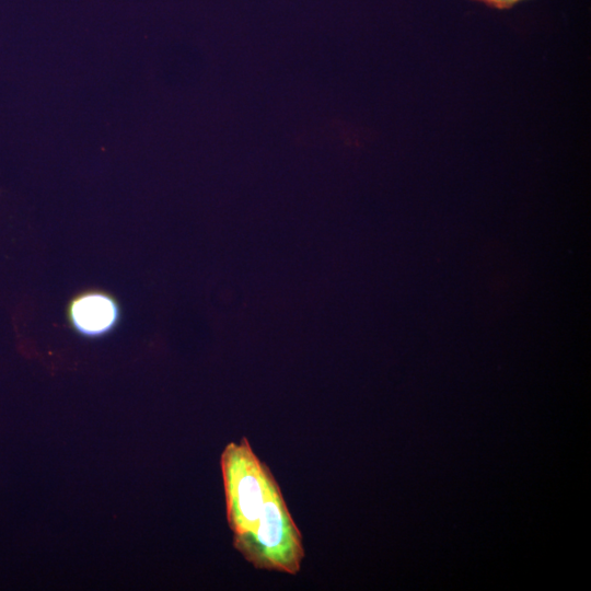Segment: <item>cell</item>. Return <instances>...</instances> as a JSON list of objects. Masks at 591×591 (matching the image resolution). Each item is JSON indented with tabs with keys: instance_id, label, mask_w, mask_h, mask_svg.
I'll return each mask as SVG.
<instances>
[{
	"instance_id": "obj_1",
	"label": "cell",
	"mask_w": 591,
	"mask_h": 591,
	"mask_svg": "<svg viewBox=\"0 0 591 591\" xmlns=\"http://www.w3.org/2000/svg\"><path fill=\"white\" fill-rule=\"evenodd\" d=\"M220 468L234 548L257 569L297 575L302 534L270 468L245 437L224 447Z\"/></svg>"
},
{
	"instance_id": "obj_2",
	"label": "cell",
	"mask_w": 591,
	"mask_h": 591,
	"mask_svg": "<svg viewBox=\"0 0 591 591\" xmlns=\"http://www.w3.org/2000/svg\"><path fill=\"white\" fill-rule=\"evenodd\" d=\"M66 317L71 328L89 339L104 337L119 324L121 310L117 299L99 289L76 294L68 303Z\"/></svg>"
},
{
	"instance_id": "obj_3",
	"label": "cell",
	"mask_w": 591,
	"mask_h": 591,
	"mask_svg": "<svg viewBox=\"0 0 591 591\" xmlns=\"http://www.w3.org/2000/svg\"><path fill=\"white\" fill-rule=\"evenodd\" d=\"M473 1L482 2L490 8L506 10V9L512 8L513 5H515L517 3L523 0H473Z\"/></svg>"
}]
</instances>
